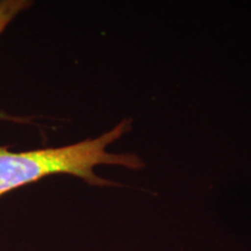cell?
Here are the masks:
<instances>
[{
    "label": "cell",
    "mask_w": 251,
    "mask_h": 251,
    "mask_svg": "<svg viewBox=\"0 0 251 251\" xmlns=\"http://www.w3.org/2000/svg\"><path fill=\"white\" fill-rule=\"evenodd\" d=\"M130 127V120H124L97 139L58 148L14 152L8 147H0V198L54 175L75 176L93 186L115 185L94 174V168L99 165H118L131 170L143 168V161L135 153H112L106 150Z\"/></svg>",
    "instance_id": "cell-1"
},
{
    "label": "cell",
    "mask_w": 251,
    "mask_h": 251,
    "mask_svg": "<svg viewBox=\"0 0 251 251\" xmlns=\"http://www.w3.org/2000/svg\"><path fill=\"white\" fill-rule=\"evenodd\" d=\"M31 2L27 0H0V35L11 21L21 12L29 7ZM0 120L12 121L15 124H30L29 118L15 117L0 111Z\"/></svg>",
    "instance_id": "cell-2"
}]
</instances>
